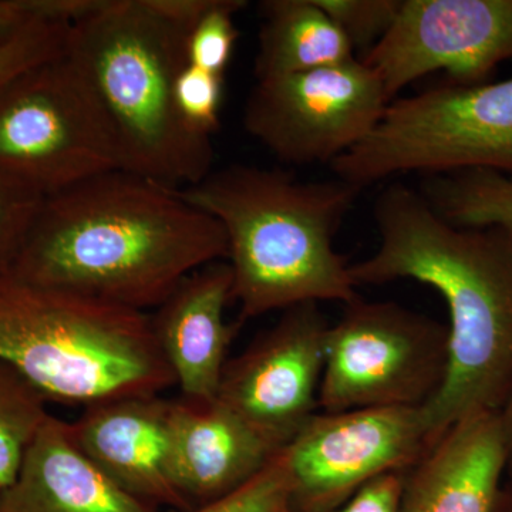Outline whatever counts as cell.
<instances>
[{
  "label": "cell",
  "instance_id": "6da1fadb",
  "mask_svg": "<svg viewBox=\"0 0 512 512\" xmlns=\"http://www.w3.org/2000/svg\"><path fill=\"white\" fill-rule=\"evenodd\" d=\"M224 258L220 222L180 190L114 170L46 197L9 272L146 313L192 272Z\"/></svg>",
  "mask_w": 512,
  "mask_h": 512
},
{
  "label": "cell",
  "instance_id": "7a4b0ae2",
  "mask_svg": "<svg viewBox=\"0 0 512 512\" xmlns=\"http://www.w3.org/2000/svg\"><path fill=\"white\" fill-rule=\"evenodd\" d=\"M379 248L350 265L357 285L413 279L448 306V373L421 407L431 446L471 414L501 412L512 396V228L448 224L421 192L392 184L375 204Z\"/></svg>",
  "mask_w": 512,
  "mask_h": 512
},
{
  "label": "cell",
  "instance_id": "3957f363",
  "mask_svg": "<svg viewBox=\"0 0 512 512\" xmlns=\"http://www.w3.org/2000/svg\"><path fill=\"white\" fill-rule=\"evenodd\" d=\"M211 0H100L70 26L67 59L90 87L116 141L121 170L183 190L212 171L211 137L175 106L187 40Z\"/></svg>",
  "mask_w": 512,
  "mask_h": 512
},
{
  "label": "cell",
  "instance_id": "277c9868",
  "mask_svg": "<svg viewBox=\"0 0 512 512\" xmlns=\"http://www.w3.org/2000/svg\"><path fill=\"white\" fill-rule=\"evenodd\" d=\"M359 192L338 178L303 183L282 170L244 164L211 171L180 190L224 228L241 323L303 303L355 301L350 265L333 238Z\"/></svg>",
  "mask_w": 512,
  "mask_h": 512
},
{
  "label": "cell",
  "instance_id": "5b68a950",
  "mask_svg": "<svg viewBox=\"0 0 512 512\" xmlns=\"http://www.w3.org/2000/svg\"><path fill=\"white\" fill-rule=\"evenodd\" d=\"M0 359L47 402L83 409L160 396L175 376L147 313L0 272Z\"/></svg>",
  "mask_w": 512,
  "mask_h": 512
},
{
  "label": "cell",
  "instance_id": "8992f818",
  "mask_svg": "<svg viewBox=\"0 0 512 512\" xmlns=\"http://www.w3.org/2000/svg\"><path fill=\"white\" fill-rule=\"evenodd\" d=\"M330 167L360 191L406 173L512 177V79L450 83L390 101L375 130Z\"/></svg>",
  "mask_w": 512,
  "mask_h": 512
},
{
  "label": "cell",
  "instance_id": "52a82bcc",
  "mask_svg": "<svg viewBox=\"0 0 512 512\" xmlns=\"http://www.w3.org/2000/svg\"><path fill=\"white\" fill-rule=\"evenodd\" d=\"M121 170L96 97L66 55L0 90V171L49 197Z\"/></svg>",
  "mask_w": 512,
  "mask_h": 512
},
{
  "label": "cell",
  "instance_id": "ba28073f",
  "mask_svg": "<svg viewBox=\"0 0 512 512\" xmlns=\"http://www.w3.org/2000/svg\"><path fill=\"white\" fill-rule=\"evenodd\" d=\"M448 342L439 320L399 303L356 298L326 333L319 409H421L446 382Z\"/></svg>",
  "mask_w": 512,
  "mask_h": 512
},
{
  "label": "cell",
  "instance_id": "9c48e42d",
  "mask_svg": "<svg viewBox=\"0 0 512 512\" xmlns=\"http://www.w3.org/2000/svg\"><path fill=\"white\" fill-rule=\"evenodd\" d=\"M389 103L377 74L355 59L258 80L244 126L282 163L332 164L375 130Z\"/></svg>",
  "mask_w": 512,
  "mask_h": 512
},
{
  "label": "cell",
  "instance_id": "30bf717a",
  "mask_svg": "<svg viewBox=\"0 0 512 512\" xmlns=\"http://www.w3.org/2000/svg\"><path fill=\"white\" fill-rule=\"evenodd\" d=\"M430 447L421 409L316 413L279 451L293 512L335 510L376 477L410 470Z\"/></svg>",
  "mask_w": 512,
  "mask_h": 512
},
{
  "label": "cell",
  "instance_id": "8fae6325",
  "mask_svg": "<svg viewBox=\"0 0 512 512\" xmlns=\"http://www.w3.org/2000/svg\"><path fill=\"white\" fill-rule=\"evenodd\" d=\"M511 59L512 0H403L392 28L360 62L393 101L427 74L480 84Z\"/></svg>",
  "mask_w": 512,
  "mask_h": 512
},
{
  "label": "cell",
  "instance_id": "7c38bea8",
  "mask_svg": "<svg viewBox=\"0 0 512 512\" xmlns=\"http://www.w3.org/2000/svg\"><path fill=\"white\" fill-rule=\"evenodd\" d=\"M328 328L318 303L293 306L225 366L217 399L276 451L319 409Z\"/></svg>",
  "mask_w": 512,
  "mask_h": 512
},
{
  "label": "cell",
  "instance_id": "4fadbf2b",
  "mask_svg": "<svg viewBox=\"0 0 512 512\" xmlns=\"http://www.w3.org/2000/svg\"><path fill=\"white\" fill-rule=\"evenodd\" d=\"M170 412L171 400L160 396L124 397L86 407L69 430L84 456L128 494L192 512L171 473Z\"/></svg>",
  "mask_w": 512,
  "mask_h": 512
},
{
  "label": "cell",
  "instance_id": "5bb4252c",
  "mask_svg": "<svg viewBox=\"0 0 512 512\" xmlns=\"http://www.w3.org/2000/svg\"><path fill=\"white\" fill-rule=\"evenodd\" d=\"M278 453L218 399L171 400V473L194 510L237 490Z\"/></svg>",
  "mask_w": 512,
  "mask_h": 512
},
{
  "label": "cell",
  "instance_id": "9a60e30c",
  "mask_svg": "<svg viewBox=\"0 0 512 512\" xmlns=\"http://www.w3.org/2000/svg\"><path fill=\"white\" fill-rule=\"evenodd\" d=\"M232 271L212 262L192 272L151 318L154 336L185 399H217L228 349L241 322L228 325Z\"/></svg>",
  "mask_w": 512,
  "mask_h": 512
},
{
  "label": "cell",
  "instance_id": "2e32d148",
  "mask_svg": "<svg viewBox=\"0 0 512 512\" xmlns=\"http://www.w3.org/2000/svg\"><path fill=\"white\" fill-rule=\"evenodd\" d=\"M505 473L500 412L471 414L407 471L403 512H493Z\"/></svg>",
  "mask_w": 512,
  "mask_h": 512
},
{
  "label": "cell",
  "instance_id": "e0dca14e",
  "mask_svg": "<svg viewBox=\"0 0 512 512\" xmlns=\"http://www.w3.org/2000/svg\"><path fill=\"white\" fill-rule=\"evenodd\" d=\"M0 512H158L101 473L50 414L18 477L0 493Z\"/></svg>",
  "mask_w": 512,
  "mask_h": 512
},
{
  "label": "cell",
  "instance_id": "ac0fdd59",
  "mask_svg": "<svg viewBox=\"0 0 512 512\" xmlns=\"http://www.w3.org/2000/svg\"><path fill=\"white\" fill-rule=\"evenodd\" d=\"M256 80L311 72L356 59L348 37L316 0H265Z\"/></svg>",
  "mask_w": 512,
  "mask_h": 512
},
{
  "label": "cell",
  "instance_id": "d6986e66",
  "mask_svg": "<svg viewBox=\"0 0 512 512\" xmlns=\"http://www.w3.org/2000/svg\"><path fill=\"white\" fill-rule=\"evenodd\" d=\"M423 195L448 224L512 228V177L490 170L430 175Z\"/></svg>",
  "mask_w": 512,
  "mask_h": 512
},
{
  "label": "cell",
  "instance_id": "ffe728a7",
  "mask_svg": "<svg viewBox=\"0 0 512 512\" xmlns=\"http://www.w3.org/2000/svg\"><path fill=\"white\" fill-rule=\"evenodd\" d=\"M46 403L37 387L0 359V493L18 477L23 458L49 419Z\"/></svg>",
  "mask_w": 512,
  "mask_h": 512
},
{
  "label": "cell",
  "instance_id": "44dd1931",
  "mask_svg": "<svg viewBox=\"0 0 512 512\" xmlns=\"http://www.w3.org/2000/svg\"><path fill=\"white\" fill-rule=\"evenodd\" d=\"M244 0H211L187 40V60L205 72L225 74L237 45L234 16L247 8Z\"/></svg>",
  "mask_w": 512,
  "mask_h": 512
},
{
  "label": "cell",
  "instance_id": "7402d4cb",
  "mask_svg": "<svg viewBox=\"0 0 512 512\" xmlns=\"http://www.w3.org/2000/svg\"><path fill=\"white\" fill-rule=\"evenodd\" d=\"M70 26L59 20L37 19L0 46V90L29 69L63 56Z\"/></svg>",
  "mask_w": 512,
  "mask_h": 512
},
{
  "label": "cell",
  "instance_id": "603a6c76",
  "mask_svg": "<svg viewBox=\"0 0 512 512\" xmlns=\"http://www.w3.org/2000/svg\"><path fill=\"white\" fill-rule=\"evenodd\" d=\"M224 74L205 72L198 67L187 66L178 74L175 82V106L185 126L211 137L220 128L222 100H224Z\"/></svg>",
  "mask_w": 512,
  "mask_h": 512
},
{
  "label": "cell",
  "instance_id": "cb8c5ba5",
  "mask_svg": "<svg viewBox=\"0 0 512 512\" xmlns=\"http://www.w3.org/2000/svg\"><path fill=\"white\" fill-rule=\"evenodd\" d=\"M403 0H316L352 43L353 49L375 47L392 28Z\"/></svg>",
  "mask_w": 512,
  "mask_h": 512
},
{
  "label": "cell",
  "instance_id": "d4e9b609",
  "mask_svg": "<svg viewBox=\"0 0 512 512\" xmlns=\"http://www.w3.org/2000/svg\"><path fill=\"white\" fill-rule=\"evenodd\" d=\"M192 512H293L291 484L281 454L237 490Z\"/></svg>",
  "mask_w": 512,
  "mask_h": 512
},
{
  "label": "cell",
  "instance_id": "484cf974",
  "mask_svg": "<svg viewBox=\"0 0 512 512\" xmlns=\"http://www.w3.org/2000/svg\"><path fill=\"white\" fill-rule=\"evenodd\" d=\"M45 198L29 185L0 171V272L9 271Z\"/></svg>",
  "mask_w": 512,
  "mask_h": 512
},
{
  "label": "cell",
  "instance_id": "4316f807",
  "mask_svg": "<svg viewBox=\"0 0 512 512\" xmlns=\"http://www.w3.org/2000/svg\"><path fill=\"white\" fill-rule=\"evenodd\" d=\"M407 471L376 477L359 488L346 503L329 512H403Z\"/></svg>",
  "mask_w": 512,
  "mask_h": 512
},
{
  "label": "cell",
  "instance_id": "83f0119b",
  "mask_svg": "<svg viewBox=\"0 0 512 512\" xmlns=\"http://www.w3.org/2000/svg\"><path fill=\"white\" fill-rule=\"evenodd\" d=\"M42 18L35 0H0V46L22 33L30 23Z\"/></svg>",
  "mask_w": 512,
  "mask_h": 512
},
{
  "label": "cell",
  "instance_id": "f1b7e54d",
  "mask_svg": "<svg viewBox=\"0 0 512 512\" xmlns=\"http://www.w3.org/2000/svg\"><path fill=\"white\" fill-rule=\"evenodd\" d=\"M505 451H507V471L512 470V396L500 412Z\"/></svg>",
  "mask_w": 512,
  "mask_h": 512
},
{
  "label": "cell",
  "instance_id": "f546056e",
  "mask_svg": "<svg viewBox=\"0 0 512 512\" xmlns=\"http://www.w3.org/2000/svg\"><path fill=\"white\" fill-rule=\"evenodd\" d=\"M493 512H512V470L505 473Z\"/></svg>",
  "mask_w": 512,
  "mask_h": 512
}]
</instances>
